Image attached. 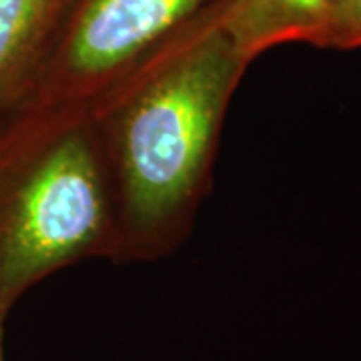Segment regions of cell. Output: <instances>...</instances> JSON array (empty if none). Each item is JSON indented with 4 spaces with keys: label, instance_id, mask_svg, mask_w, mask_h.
Instances as JSON below:
<instances>
[{
    "label": "cell",
    "instance_id": "1",
    "mask_svg": "<svg viewBox=\"0 0 361 361\" xmlns=\"http://www.w3.org/2000/svg\"><path fill=\"white\" fill-rule=\"evenodd\" d=\"M227 6L171 40L89 116L113 197L115 261L175 249L209 189L223 118L251 65L225 26Z\"/></svg>",
    "mask_w": 361,
    "mask_h": 361
},
{
    "label": "cell",
    "instance_id": "2",
    "mask_svg": "<svg viewBox=\"0 0 361 361\" xmlns=\"http://www.w3.org/2000/svg\"><path fill=\"white\" fill-rule=\"evenodd\" d=\"M109 175L89 116H16L0 129V315L80 259L113 257Z\"/></svg>",
    "mask_w": 361,
    "mask_h": 361
},
{
    "label": "cell",
    "instance_id": "3",
    "mask_svg": "<svg viewBox=\"0 0 361 361\" xmlns=\"http://www.w3.org/2000/svg\"><path fill=\"white\" fill-rule=\"evenodd\" d=\"M227 2L63 0L30 97L13 118L90 116L142 63Z\"/></svg>",
    "mask_w": 361,
    "mask_h": 361
},
{
    "label": "cell",
    "instance_id": "4",
    "mask_svg": "<svg viewBox=\"0 0 361 361\" xmlns=\"http://www.w3.org/2000/svg\"><path fill=\"white\" fill-rule=\"evenodd\" d=\"M63 0H0V129L28 101Z\"/></svg>",
    "mask_w": 361,
    "mask_h": 361
},
{
    "label": "cell",
    "instance_id": "5",
    "mask_svg": "<svg viewBox=\"0 0 361 361\" xmlns=\"http://www.w3.org/2000/svg\"><path fill=\"white\" fill-rule=\"evenodd\" d=\"M336 4L337 0H231L225 26L253 63L261 52L285 42L317 47Z\"/></svg>",
    "mask_w": 361,
    "mask_h": 361
},
{
    "label": "cell",
    "instance_id": "6",
    "mask_svg": "<svg viewBox=\"0 0 361 361\" xmlns=\"http://www.w3.org/2000/svg\"><path fill=\"white\" fill-rule=\"evenodd\" d=\"M317 47L339 51L361 49V0H337Z\"/></svg>",
    "mask_w": 361,
    "mask_h": 361
},
{
    "label": "cell",
    "instance_id": "7",
    "mask_svg": "<svg viewBox=\"0 0 361 361\" xmlns=\"http://www.w3.org/2000/svg\"><path fill=\"white\" fill-rule=\"evenodd\" d=\"M0 361H4V315H0Z\"/></svg>",
    "mask_w": 361,
    "mask_h": 361
}]
</instances>
